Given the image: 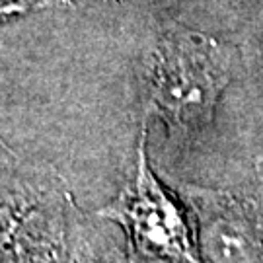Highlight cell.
I'll return each instance as SVG.
<instances>
[{
    "mask_svg": "<svg viewBox=\"0 0 263 263\" xmlns=\"http://www.w3.org/2000/svg\"><path fill=\"white\" fill-rule=\"evenodd\" d=\"M236 65L238 55L232 45L168 22L146 59V113L166 125L172 139H195L211 127Z\"/></svg>",
    "mask_w": 263,
    "mask_h": 263,
    "instance_id": "cell-1",
    "label": "cell"
},
{
    "mask_svg": "<svg viewBox=\"0 0 263 263\" xmlns=\"http://www.w3.org/2000/svg\"><path fill=\"white\" fill-rule=\"evenodd\" d=\"M98 216L123 228L133 252L148 263H205L197 232L183 199L172 195L154 174L142 125L131 179Z\"/></svg>",
    "mask_w": 263,
    "mask_h": 263,
    "instance_id": "cell-2",
    "label": "cell"
},
{
    "mask_svg": "<svg viewBox=\"0 0 263 263\" xmlns=\"http://www.w3.org/2000/svg\"><path fill=\"white\" fill-rule=\"evenodd\" d=\"M205 263H263V191L181 183Z\"/></svg>",
    "mask_w": 263,
    "mask_h": 263,
    "instance_id": "cell-3",
    "label": "cell"
},
{
    "mask_svg": "<svg viewBox=\"0 0 263 263\" xmlns=\"http://www.w3.org/2000/svg\"><path fill=\"white\" fill-rule=\"evenodd\" d=\"M61 0H0V26L39 10L51 8Z\"/></svg>",
    "mask_w": 263,
    "mask_h": 263,
    "instance_id": "cell-4",
    "label": "cell"
},
{
    "mask_svg": "<svg viewBox=\"0 0 263 263\" xmlns=\"http://www.w3.org/2000/svg\"><path fill=\"white\" fill-rule=\"evenodd\" d=\"M255 53H257V57H259V61H261L263 65V24H261V29L255 35Z\"/></svg>",
    "mask_w": 263,
    "mask_h": 263,
    "instance_id": "cell-5",
    "label": "cell"
},
{
    "mask_svg": "<svg viewBox=\"0 0 263 263\" xmlns=\"http://www.w3.org/2000/svg\"><path fill=\"white\" fill-rule=\"evenodd\" d=\"M98 2H109V0H98Z\"/></svg>",
    "mask_w": 263,
    "mask_h": 263,
    "instance_id": "cell-6",
    "label": "cell"
}]
</instances>
